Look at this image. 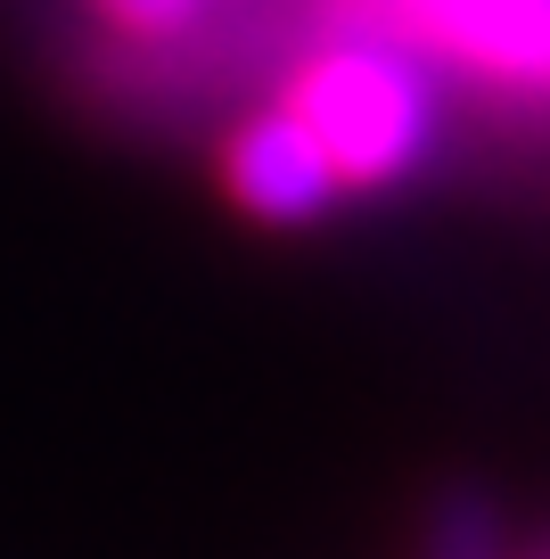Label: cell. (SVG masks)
Here are the masks:
<instances>
[{"label":"cell","instance_id":"obj_4","mask_svg":"<svg viewBox=\"0 0 550 559\" xmlns=\"http://www.w3.org/2000/svg\"><path fill=\"white\" fill-rule=\"evenodd\" d=\"M419 559H510V510L485 486H444L428 502V543Z\"/></svg>","mask_w":550,"mask_h":559},{"label":"cell","instance_id":"obj_5","mask_svg":"<svg viewBox=\"0 0 550 559\" xmlns=\"http://www.w3.org/2000/svg\"><path fill=\"white\" fill-rule=\"evenodd\" d=\"M116 34H140V41H172L181 25H198V9L206 0H91Z\"/></svg>","mask_w":550,"mask_h":559},{"label":"cell","instance_id":"obj_1","mask_svg":"<svg viewBox=\"0 0 550 559\" xmlns=\"http://www.w3.org/2000/svg\"><path fill=\"white\" fill-rule=\"evenodd\" d=\"M279 99L304 116V132L321 140V157L337 165L345 190H395L444 140V91L435 67L395 34L345 25V34L312 41L296 58V74L279 83Z\"/></svg>","mask_w":550,"mask_h":559},{"label":"cell","instance_id":"obj_6","mask_svg":"<svg viewBox=\"0 0 550 559\" xmlns=\"http://www.w3.org/2000/svg\"><path fill=\"white\" fill-rule=\"evenodd\" d=\"M526 559H550V543H542V551H526Z\"/></svg>","mask_w":550,"mask_h":559},{"label":"cell","instance_id":"obj_3","mask_svg":"<svg viewBox=\"0 0 550 559\" xmlns=\"http://www.w3.org/2000/svg\"><path fill=\"white\" fill-rule=\"evenodd\" d=\"M214 174H223V198L263 230H312L345 198L337 165L321 157V140L304 132V116L288 99L247 107L223 132V148H214Z\"/></svg>","mask_w":550,"mask_h":559},{"label":"cell","instance_id":"obj_2","mask_svg":"<svg viewBox=\"0 0 550 559\" xmlns=\"http://www.w3.org/2000/svg\"><path fill=\"white\" fill-rule=\"evenodd\" d=\"M337 25L411 41L419 58L485 91H550V0H337Z\"/></svg>","mask_w":550,"mask_h":559}]
</instances>
